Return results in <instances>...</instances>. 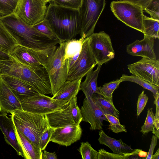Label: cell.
Masks as SVG:
<instances>
[{"mask_svg":"<svg viewBox=\"0 0 159 159\" xmlns=\"http://www.w3.org/2000/svg\"><path fill=\"white\" fill-rule=\"evenodd\" d=\"M154 103L156 105V111L155 115V118L159 120V97L155 99Z\"/></svg>","mask_w":159,"mask_h":159,"instance_id":"obj_45","label":"cell"},{"mask_svg":"<svg viewBox=\"0 0 159 159\" xmlns=\"http://www.w3.org/2000/svg\"><path fill=\"white\" fill-rule=\"evenodd\" d=\"M144 35L154 39H159V20L144 15L143 18Z\"/></svg>","mask_w":159,"mask_h":159,"instance_id":"obj_28","label":"cell"},{"mask_svg":"<svg viewBox=\"0 0 159 159\" xmlns=\"http://www.w3.org/2000/svg\"><path fill=\"white\" fill-rule=\"evenodd\" d=\"M158 139L157 136L155 135H152L151 139L150 148L146 158V159H151L154 149L157 143Z\"/></svg>","mask_w":159,"mask_h":159,"instance_id":"obj_42","label":"cell"},{"mask_svg":"<svg viewBox=\"0 0 159 159\" xmlns=\"http://www.w3.org/2000/svg\"><path fill=\"white\" fill-rule=\"evenodd\" d=\"M51 57L45 68L50 81L53 98L67 80L68 59L64 60L65 42H62Z\"/></svg>","mask_w":159,"mask_h":159,"instance_id":"obj_5","label":"cell"},{"mask_svg":"<svg viewBox=\"0 0 159 159\" xmlns=\"http://www.w3.org/2000/svg\"><path fill=\"white\" fill-rule=\"evenodd\" d=\"M144 35L141 40H136L126 46L127 53L132 56L156 60V56L154 52V38Z\"/></svg>","mask_w":159,"mask_h":159,"instance_id":"obj_18","label":"cell"},{"mask_svg":"<svg viewBox=\"0 0 159 159\" xmlns=\"http://www.w3.org/2000/svg\"><path fill=\"white\" fill-rule=\"evenodd\" d=\"M0 129L6 142L15 149L18 155L24 157L23 151L16 138L15 126L12 117H8L7 113L0 114Z\"/></svg>","mask_w":159,"mask_h":159,"instance_id":"obj_19","label":"cell"},{"mask_svg":"<svg viewBox=\"0 0 159 159\" xmlns=\"http://www.w3.org/2000/svg\"><path fill=\"white\" fill-rule=\"evenodd\" d=\"M155 119V115L153 112L152 108L148 109L145 122L141 127L140 131L143 134L152 131Z\"/></svg>","mask_w":159,"mask_h":159,"instance_id":"obj_36","label":"cell"},{"mask_svg":"<svg viewBox=\"0 0 159 159\" xmlns=\"http://www.w3.org/2000/svg\"><path fill=\"white\" fill-rule=\"evenodd\" d=\"M82 131L79 125H71L55 129L50 142L68 146L80 139Z\"/></svg>","mask_w":159,"mask_h":159,"instance_id":"obj_16","label":"cell"},{"mask_svg":"<svg viewBox=\"0 0 159 159\" xmlns=\"http://www.w3.org/2000/svg\"><path fill=\"white\" fill-rule=\"evenodd\" d=\"M15 130L18 143L23 152L24 158L26 159H42V151L36 147L16 127Z\"/></svg>","mask_w":159,"mask_h":159,"instance_id":"obj_23","label":"cell"},{"mask_svg":"<svg viewBox=\"0 0 159 159\" xmlns=\"http://www.w3.org/2000/svg\"><path fill=\"white\" fill-rule=\"evenodd\" d=\"M11 58L10 55L5 52L0 50V60H11Z\"/></svg>","mask_w":159,"mask_h":159,"instance_id":"obj_46","label":"cell"},{"mask_svg":"<svg viewBox=\"0 0 159 159\" xmlns=\"http://www.w3.org/2000/svg\"><path fill=\"white\" fill-rule=\"evenodd\" d=\"M47 2L44 0H19L12 13L32 26L43 20L47 9Z\"/></svg>","mask_w":159,"mask_h":159,"instance_id":"obj_8","label":"cell"},{"mask_svg":"<svg viewBox=\"0 0 159 159\" xmlns=\"http://www.w3.org/2000/svg\"><path fill=\"white\" fill-rule=\"evenodd\" d=\"M129 72L142 80L159 86V61L142 57L127 65Z\"/></svg>","mask_w":159,"mask_h":159,"instance_id":"obj_14","label":"cell"},{"mask_svg":"<svg viewBox=\"0 0 159 159\" xmlns=\"http://www.w3.org/2000/svg\"><path fill=\"white\" fill-rule=\"evenodd\" d=\"M141 7L143 10L152 0H124Z\"/></svg>","mask_w":159,"mask_h":159,"instance_id":"obj_43","label":"cell"},{"mask_svg":"<svg viewBox=\"0 0 159 159\" xmlns=\"http://www.w3.org/2000/svg\"><path fill=\"white\" fill-rule=\"evenodd\" d=\"M96 65L90 49L88 37L84 40L81 51L77 60L68 70L67 80L83 79Z\"/></svg>","mask_w":159,"mask_h":159,"instance_id":"obj_13","label":"cell"},{"mask_svg":"<svg viewBox=\"0 0 159 159\" xmlns=\"http://www.w3.org/2000/svg\"><path fill=\"white\" fill-rule=\"evenodd\" d=\"M44 0L47 2H48L50 1H52V0Z\"/></svg>","mask_w":159,"mask_h":159,"instance_id":"obj_51","label":"cell"},{"mask_svg":"<svg viewBox=\"0 0 159 159\" xmlns=\"http://www.w3.org/2000/svg\"><path fill=\"white\" fill-rule=\"evenodd\" d=\"M13 64L12 59L0 60V76L2 75L8 74Z\"/></svg>","mask_w":159,"mask_h":159,"instance_id":"obj_41","label":"cell"},{"mask_svg":"<svg viewBox=\"0 0 159 159\" xmlns=\"http://www.w3.org/2000/svg\"><path fill=\"white\" fill-rule=\"evenodd\" d=\"M133 152L120 154L110 153L102 148L98 150V159H129Z\"/></svg>","mask_w":159,"mask_h":159,"instance_id":"obj_35","label":"cell"},{"mask_svg":"<svg viewBox=\"0 0 159 159\" xmlns=\"http://www.w3.org/2000/svg\"><path fill=\"white\" fill-rule=\"evenodd\" d=\"M57 157L55 152H50L44 150L42 154V159H57Z\"/></svg>","mask_w":159,"mask_h":159,"instance_id":"obj_44","label":"cell"},{"mask_svg":"<svg viewBox=\"0 0 159 159\" xmlns=\"http://www.w3.org/2000/svg\"><path fill=\"white\" fill-rule=\"evenodd\" d=\"M45 116L49 127L54 129L79 125L82 120L76 97L72 98L65 107L47 114Z\"/></svg>","mask_w":159,"mask_h":159,"instance_id":"obj_10","label":"cell"},{"mask_svg":"<svg viewBox=\"0 0 159 159\" xmlns=\"http://www.w3.org/2000/svg\"><path fill=\"white\" fill-rule=\"evenodd\" d=\"M105 5V0H82L78 9L81 20V37L85 39L94 33Z\"/></svg>","mask_w":159,"mask_h":159,"instance_id":"obj_6","label":"cell"},{"mask_svg":"<svg viewBox=\"0 0 159 159\" xmlns=\"http://www.w3.org/2000/svg\"><path fill=\"white\" fill-rule=\"evenodd\" d=\"M0 18L17 44L34 49L44 50L61 43L51 39L12 13L0 16Z\"/></svg>","mask_w":159,"mask_h":159,"instance_id":"obj_2","label":"cell"},{"mask_svg":"<svg viewBox=\"0 0 159 159\" xmlns=\"http://www.w3.org/2000/svg\"><path fill=\"white\" fill-rule=\"evenodd\" d=\"M152 131V133L157 136V139H159V129H156L153 127Z\"/></svg>","mask_w":159,"mask_h":159,"instance_id":"obj_50","label":"cell"},{"mask_svg":"<svg viewBox=\"0 0 159 159\" xmlns=\"http://www.w3.org/2000/svg\"><path fill=\"white\" fill-rule=\"evenodd\" d=\"M110 7L119 20L143 33V10L141 7L124 0L112 2Z\"/></svg>","mask_w":159,"mask_h":159,"instance_id":"obj_7","label":"cell"},{"mask_svg":"<svg viewBox=\"0 0 159 159\" xmlns=\"http://www.w3.org/2000/svg\"><path fill=\"white\" fill-rule=\"evenodd\" d=\"M53 4L58 6L78 9L81 6L82 0H52Z\"/></svg>","mask_w":159,"mask_h":159,"instance_id":"obj_38","label":"cell"},{"mask_svg":"<svg viewBox=\"0 0 159 159\" xmlns=\"http://www.w3.org/2000/svg\"><path fill=\"white\" fill-rule=\"evenodd\" d=\"M153 127L156 129H159V120L155 119Z\"/></svg>","mask_w":159,"mask_h":159,"instance_id":"obj_48","label":"cell"},{"mask_svg":"<svg viewBox=\"0 0 159 159\" xmlns=\"http://www.w3.org/2000/svg\"><path fill=\"white\" fill-rule=\"evenodd\" d=\"M16 128L37 148L40 149V138L49 127L45 115L34 114L23 110L11 113Z\"/></svg>","mask_w":159,"mask_h":159,"instance_id":"obj_3","label":"cell"},{"mask_svg":"<svg viewBox=\"0 0 159 159\" xmlns=\"http://www.w3.org/2000/svg\"><path fill=\"white\" fill-rule=\"evenodd\" d=\"M120 78L122 80V82L126 81L133 82L150 91L153 93L155 99L159 97V86L151 84L134 75H128L123 74Z\"/></svg>","mask_w":159,"mask_h":159,"instance_id":"obj_29","label":"cell"},{"mask_svg":"<svg viewBox=\"0 0 159 159\" xmlns=\"http://www.w3.org/2000/svg\"><path fill=\"white\" fill-rule=\"evenodd\" d=\"M43 20L61 42L73 39L81 32V20L78 9L50 3Z\"/></svg>","mask_w":159,"mask_h":159,"instance_id":"obj_1","label":"cell"},{"mask_svg":"<svg viewBox=\"0 0 159 159\" xmlns=\"http://www.w3.org/2000/svg\"><path fill=\"white\" fill-rule=\"evenodd\" d=\"M144 10L151 18L159 20V0H152Z\"/></svg>","mask_w":159,"mask_h":159,"instance_id":"obj_37","label":"cell"},{"mask_svg":"<svg viewBox=\"0 0 159 159\" xmlns=\"http://www.w3.org/2000/svg\"><path fill=\"white\" fill-rule=\"evenodd\" d=\"M80 109L82 121L89 123L90 125L89 129L91 130L102 129L103 121L108 122L105 114L91 97L84 98Z\"/></svg>","mask_w":159,"mask_h":159,"instance_id":"obj_15","label":"cell"},{"mask_svg":"<svg viewBox=\"0 0 159 159\" xmlns=\"http://www.w3.org/2000/svg\"><path fill=\"white\" fill-rule=\"evenodd\" d=\"M0 78L20 102L27 98L40 93L29 84L16 77L4 74L1 75Z\"/></svg>","mask_w":159,"mask_h":159,"instance_id":"obj_17","label":"cell"},{"mask_svg":"<svg viewBox=\"0 0 159 159\" xmlns=\"http://www.w3.org/2000/svg\"><path fill=\"white\" fill-rule=\"evenodd\" d=\"M19 0H0V16L11 14Z\"/></svg>","mask_w":159,"mask_h":159,"instance_id":"obj_32","label":"cell"},{"mask_svg":"<svg viewBox=\"0 0 159 159\" xmlns=\"http://www.w3.org/2000/svg\"><path fill=\"white\" fill-rule=\"evenodd\" d=\"M93 100L105 114H109L119 119L120 112L113 104V101L107 99L100 94H94Z\"/></svg>","mask_w":159,"mask_h":159,"instance_id":"obj_25","label":"cell"},{"mask_svg":"<svg viewBox=\"0 0 159 159\" xmlns=\"http://www.w3.org/2000/svg\"><path fill=\"white\" fill-rule=\"evenodd\" d=\"M122 82V80L120 78L106 83L102 86L98 87L100 95L108 100L113 101V93Z\"/></svg>","mask_w":159,"mask_h":159,"instance_id":"obj_30","label":"cell"},{"mask_svg":"<svg viewBox=\"0 0 159 159\" xmlns=\"http://www.w3.org/2000/svg\"><path fill=\"white\" fill-rule=\"evenodd\" d=\"M148 98L144 92L143 90L139 96L137 104V116H138L145 107Z\"/></svg>","mask_w":159,"mask_h":159,"instance_id":"obj_40","label":"cell"},{"mask_svg":"<svg viewBox=\"0 0 159 159\" xmlns=\"http://www.w3.org/2000/svg\"><path fill=\"white\" fill-rule=\"evenodd\" d=\"M90 49L98 65L102 66L115 57L110 36L103 31L93 33L89 37Z\"/></svg>","mask_w":159,"mask_h":159,"instance_id":"obj_11","label":"cell"},{"mask_svg":"<svg viewBox=\"0 0 159 159\" xmlns=\"http://www.w3.org/2000/svg\"><path fill=\"white\" fill-rule=\"evenodd\" d=\"M11 57L13 64L8 75L25 81L40 93L52 94L49 77L45 67L43 66L28 67Z\"/></svg>","mask_w":159,"mask_h":159,"instance_id":"obj_4","label":"cell"},{"mask_svg":"<svg viewBox=\"0 0 159 159\" xmlns=\"http://www.w3.org/2000/svg\"><path fill=\"white\" fill-rule=\"evenodd\" d=\"M37 30L52 39L61 42L43 20L32 26Z\"/></svg>","mask_w":159,"mask_h":159,"instance_id":"obj_34","label":"cell"},{"mask_svg":"<svg viewBox=\"0 0 159 159\" xmlns=\"http://www.w3.org/2000/svg\"><path fill=\"white\" fill-rule=\"evenodd\" d=\"M77 150L83 159H98V152L94 149L88 141L81 143Z\"/></svg>","mask_w":159,"mask_h":159,"instance_id":"obj_31","label":"cell"},{"mask_svg":"<svg viewBox=\"0 0 159 159\" xmlns=\"http://www.w3.org/2000/svg\"><path fill=\"white\" fill-rule=\"evenodd\" d=\"M56 48L55 46L44 50H35L17 44L9 54L27 66H43L45 67Z\"/></svg>","mask_w":159,"mask_h":159,"instance_id":"obj_9","label":"cell"},{"mask_svg":"<svg viewBox=\"0 0 159 159\" xmlns=\"http://www.w3.org/2000/svg\"><path fill=\"white\" fill-rule=\"evenodd\" d=\"M84 39L83 37H81L78 39H73L65 42V60L80 55Z\"/></svg>","mask_w":159,"mask_h":159,"instance_id":"obj_27","label":"cell"},{"mask_svg":"<svg viewBox=\"0 0 159 159\" xmlns=\"http://www.w3.org/2000/svg\"><path fill=\"white\" fill-rule=\"evenodd\" d=\"M82 78L67 80L62 84L57 93L52 98L58 101L63 105L68 103L73 98L76 97L80 91Z\"/></svg>","mask_w":159,"mask_h":159,"instance_id":"obj_21","label":"cell"},{"mask_svg":"<svg viewBox=\"0 0 159 159\" xmlns=\"http://www.w3.org/2000/svg\"><path fill=\"white\" fill-rule=\"evenodd\" d=\"M55 129L49 127L41 135L40 138V149L41 151L46 148Z\"/></svg>","mask_w":159,"mask_h":159,"instance_id":"obj_39","label":"cell"},{"mask_svg":"<svg viewBox=\"0 0 159 159\" xmlns=\"http://www.w3.org/2000/svg\"><path fill=\"white\" fill-rule=\"evenodd\" d=\"M109 123L108 129L114 133H118L121 132H127L124 125L121 124L119 119L109 115H105Z\"/></svg>","mask_w":159,"mask_h":159,"instance_id":"obj_33","label":"cell"},{"mask_svg":"<svg viewBox=\"0 0 159 159\" xmlns=\"http://www.w3.org/2000/svg\"><path fill=\"white\" fill-rule=\"evenodd\" d=\"M22 110L20 102L0 78V112L10 113Z\"/></svg>","mask_w":159,"mask_h":159,"instance_id":"obj_20","label":"cell"},{"mask_svg":"<svg viewBox=\"0 0 159 159\" xmlns=\"http://www.w3.org/2000/svg\"><path fill=\"white\" fill-rule=\"evenodd\" d=\"M102 66L98 65L95 70L89 71L86 75L84 81L81 83L80 90L82 91L85 97H91L94 93L100 94L98 87L97 80Z\"/></svg>","mask_w":159,"mask_h":159,"instance_id":"obj_24","label":"cell"},{"mask_svg":"<svg viewBox=\"0 0 159 159\" xmlns=\"http://www.w3.org/2000/svg\"><path fill=\"white\" fill-rule=\"evenodd\" d=\"M69 102L63 105L52 97L41 93L27 98L20 102L23 110L45 115L63 108Z\"/></svg>","mask_w":159,"mask_h":159,"instance_id":"obj_12","label":"cell"},{"mask_svg":"<svg viewBox=\"0 0 159 159\" xmlns=\"http://www.w3.org/2000/svg\"><path fill=\"white\" fill-rule=\"evenodd\" d=\"M147 154L148 152L143 151L141 149L140 150L138 153V155L141 159H145Z\"/></svg>","mask_w":159,"mask_h":159,"instance_id":"obj_47","label":"cell"},{"mask_svg":"<svg viewBox=\"0 0 159 159\" xmlns=\"http://www.w3.org/2000/svg\"><path fill=\"white\" fill-rule=\"evenodd\" d=\"M159 159V148H158L155 153L152 155L151 159Z\"/></svg>","mask_w":159,"mask_h":159,"instance_id":"obj_49","label":"cell"},{"mask_svg":"<svg viewBox=\"0 0 159 159\" xmlns=\"http://www.w3.org/2000/svg\"><path fill=\"white\" fill-rule=\"evenodd\" d=\"M17 44L0 18V50L9 54Z\"/></svg>","mask_w":159,"mask_h":159,"instance_id":"obj_26","label":"cell"},{"mask_svg":"<svg viewBox=\"0 0 159 159\" xmlns=\"http://www.w3.org/2000/svg\"><path fill=\"white\" fill-rule=\"evenodd\" d=\"M99 144L110 148L115 154H124L134 151L135 149L124 143L121 139L117 140L107 135L102 129L99 132Z\"/></svg>","mask_w":159,"mask_h":159,"instance_id":"obj_22","label":"cell"}]
</instances>
